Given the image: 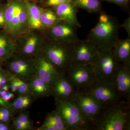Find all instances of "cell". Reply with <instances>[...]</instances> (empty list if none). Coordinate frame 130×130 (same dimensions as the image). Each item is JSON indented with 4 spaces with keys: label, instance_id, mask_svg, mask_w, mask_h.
<instances>
[{
    "label": "cell",
    "instance_id": "6da1fadb",
    "mask_svg": "<svg viewBox=\"0 0 130 130\" xmlns=\"http://www.w3.org/2000/svg\"><path fill=\"white\" fill-rule=\"evenodd\" d=\"M129 101L120 100L106 106L93 123L96 130H129Z\"/></svg>",
    "mask_w": 130,
    "mask_h": 130
},
{
    "label": "cell",
    "instance_id": "7a4b0ae2",
    "mask_svg": "<svg viewBox=\"0 0 130 130\" xmlns=\"http://www.w3.org/2000/svg\"><path fill=\"white\" fill-rule=\"evenodd\" d=\"M98 22L91 30L87 38L93 42L100 50L112 49L120 39V24L118 19L102 11Z\"/></svg>",
    "mask_w": 130,
    "mask_h": 130
},
{
    "label": "cell",
    "instance_id": "3957f363",
    "mask_svg": "<svg viewBox=\"0 0 130 130\" xmlns=\"http://www.w3.org/2000/svg\"><path fill=\"white\" fill-rule=\"evenodd\" d=\"M55 101V109L63 118L68 130L92 129V122L84 115L73 100Z\"/></svg>",
    "mask_w": 130,
    "mask_h": 130
},
{
    "label": "cell",
    "instance_id": "277c9868",
    "mask_svg": "<svg viewBox=\"0 0 130 130\" xmlns=\"http://www.w3.org/2000/svg\"><path fill=\"white\" fill-rule=\"evenodd\" d=\"M65 73L71 83L78 90L87 88L96 80L93 64L72 63Z\"/></svg>",
    "mask_w": 130,
    "mask_h": 130
},
{
    "label": "cell",
    "instance_id": "5b68a950",
    "mask_svg": "<svg viewBox=\"0 0 130 130\" xmlns=\"http://www.w3.org/2000/svg\"><path fill=\"white\" fill-rule=\"evenodd\" d=\"M120 64L115 58L112 49L99 50L93 64L96 80L112 81Z\"/></svg>",
    "mask_w": 130,
    "mask_h": 130
},
{
    "label": "cell",
    "instance_id": "8992f818",
    "mask_svg": "<svg viewBox=\"0 0 130 130\" xmlns=\"http://www.w3.org/2000/svg\"><path fill=\"white\" fill-rule=\"evenodd\" d=\"M105 106L118 102L122 99L112 81L96 80L83 90Z\"/></svg>",
    "mask_w": 130,
    "mask_h": 130
},
{
    "label": "cell",
    "instance_id": "52a82bcc",
    "mask_svg": "<svg viewBox=\"0 0 130 130\" xmlns=\"http://www.w3.org/2000/svg\"><path fill=\"white\" fill-rule=\"evenodd\" d=\"M72 46L53 43L47 47L43 54L58 70L65 73L72 63Z\"/></svg>",
    "mask_w": 130,
    "mask_h": 130
},
{
    "label": "cell",
    "instance_id": "ba28073f",
    "mask_svg": "<svg viewBox=\"0 0 130 130\" xmlns=\"http://www.w3.org/2000/svg\"><path fill=\"white\" fill-rule=\"evenodd\" d=\"M99 51L95 44L90 40L79 39L71 46L72 63L93 64Z\"/></svg>",
    "mask_w": 130,
    "mask_h": 130
},
{
    "label": "cell",
    "instance_id": "9c48e42d",
    "mask_svg": "<svg viewBox=\"0 0 130 130\" xmlns=\"http://www.w3.org/2000/svg\"><path fill=\"white\" fill-rule=\"evenodd\" d=\"M72 100L92 124L105 107L94 98L83 91H77Z\"/></svg>",
    "mask_w": 130,
    "mask_h": 130
},
{
    "label": "cell",
    "instance_id": "30bf717a",
    "mask_svg": "<svg viewBox=\"0 0 130 130\" xmlns=\"http://www.w3.org/2000/svg\"><path fill=\"white\" fill-rule=\"evenodd\" d=\"M50 95L55 100H72L78 91L71 83L63 72L60 73L50 84Z\"/></svg>",
    "mask_w": 130,
    "mask_h": 130
},
{
    "label": "cell",
    "instance_id": "8fae6325",
    "mask_svg": "<svg viewBox=\"0 0 130 130\" xmlns=\"http://www.w3.org/2000/svg\"><path fill=\"white\" fill-rule=\"evenodd\" d=\"M7 70L12 74L28 82L36 73L34 60L18 56L9 58Z\"/></svg>",
    "mask_w": 130,
    "mask_h": 130
},
{
    "label": "cell",
    "instance_id": "7c38bea8",
    "mask_svg": "<svg viewBox=\"0 0 130 130\" xmlns=\"http://www.w3.org/2000/svg\"><path fill=\"white\" fill-rule=\"evenodd\" d=\"M61 21L51 27L50 32L55 40L59 42L72 46L79 40L77 34L78 28L72 24Z\"/></svg>",
    "mask_w": 130,
    "mask_h": 130
},
{
    "label": "cell",
    "instance_id": "4fadbf2b",
    "mask_svg": "<svg viewBox=\"0 0 130 130\" xmlns=\"http://www.w3.org/2000/svg\"><path fill=\"white\" fill-rule=\"evenodd\" d=\"M121 98L130 100V65L120 64L112 79Z\"/></svg>",
    "mask_w": 130,
    "mask_h": 130
},
{
    "label": "cell",
    "instance_id": "5bb4252c",
    "mask_svg": "<svg viewBox=\"0 0 130 130\" xmlns=\"http://www.w3.org/2000/svg\"><path fill=\"white\" fill-rule=\"evenodd\" d=\"M34 60L36 73L42 80L49 84L61 72L43 54L37 55Z\"/></svg>",
    "mask_w": 130,
    "mask_h": 130
},
{
    "label": "cell",
    "instance_id": "9a60e30c",
    "mask_svg": "<svg viewBox=\"0 0 130 130\" xmlns=\"http://www.w3.org/2000/svg\"><path fill=\"white\" fill-rule=\"evenodd\" d=\"M54 7L55 12L60 21H64L78 28L81 27L77 17L78 9L72 3H62Z\"/></svg>",
    "mask_w": 130,
    "mask_h": 130
},
{
    "label": "cell",
    "instance_id": "2e32d148",
    "mask_svg": "<svg viewBox=\"0 0 130 130\" xmlns=\"http://www.w3.org/2000/svg\"><path fill=\"white\" fill-rule=\"evenodd\" d=\"M28 83L31 94L36 100L51 96L50 84L42 80L36 73L30 78Z\"/></svg>",
    "mask_w": 130,
    "mask_h": 130
},
{
    "label": "cell",
    "instance_id": "e0dca14e",
    "mask_svg": "<svg viewBox=\"0 0 130 130\" xmlns=\"http://www.w3.org/2000/svg\"><path fill=\"white\" fill-rule=\"evenodd\" d=\"M116 59L120 64L130 65V38L119 39L112 49Z\"/></svg>",
    "mask_w": 130,
    "mask_h": 130
},
{
    "label": "cell",
    "instance_id": "ac0fdd59",
    "mask_svg": "<svg viewBox=\"0 0 130 130\" xmlns=\"http://www.w3.org/2000/svg\"><path fill=\"white\" fill-rule=\"evenodd\" d=\"M36 100L30 94L16 95L8 107L14 109L18 113L27 111Z\"/></svg>",
    "mask_w": 130,
    "mask_h": 130
},
{
    "label": "cell",
    "instance_id": "d6986e66",
    "mask_svg": "<svg viewBox=\"0 0 130 130\" xmlns=\"http://www.w3.org/2000/svg\"><path fill=\"white\" fill-rule=\"evenodd\" d=\"M101 0H71L78 9L81 8L91 13H100L102 11Z\"/></svg>",
    "mask_w": 130,
    "mask_h": 130
},
{
    "label": "cell",
    "instance_id": "ffe728a7",
    "mask_svg": "<svg viewBox=\"0 0 130 130\" xmlns=\"http://www.w3.org/2000/svg\"><path fill=\"white\" fill-rule=\"evenodd\" d=\"M42 124L52 126L55 130H68L63 118L56 109L47 115Z\"/></svg>",
    "mask_w": 130,
    "mask_h": 130
},
{
    "label": "cell",
    "instance_id": "44dd1931",
    "mask_svg": "<svg viewBox=\"0 0 130 130\" xmlns=\"http://www.w3.org/2000/svg\"><path fill=\"white\" fill-rule=\"evenodd\" d=\"M14 48L6 35L0 33V59L6 61L14 55Z\"/></svg>",
    "mask_w": 130,
    "mask_h": 130
},
{
    "label": "cell",
    "instance_id": "7402d4cb",
    "mask_svg": "<svg viewBox=\"0 0 130 130\" xmlns=\"http://www.w3.org/2000/svg\"><path fill=\"white\" fill-rule=\"evenodd\" d=\"M25 5L28 8L29 12V22L32 28L39 29L41 27V11L38 7L25 0Z\"/></svg>",
    "mask_w": 130,
    "mask_h": 130
},
{
    "label": "cell",
    "instance_id": "603a6c76",
    "mask_svg": "<svg viewBox=\"0 0 130 130\" xmlns=\"http://www.w3.org/2000/svg\"><path fill=\"white\" fill-rule=\"evenodd\" d=\"M41 19L42 23L51 28L60 21L55 12L50 9L41 14Z\"/></svg>",
    "mask_w": 130,
    "mask_h": 130
},
{
    "label": "cell",
    "instance_id": "cb8c5ba5",
    "mask_svg": "<svg viewBox=\"0 0 130 130\" xmlns=\"http://www.w3.org/2000/svg\"><path fill=\"white\" fill-rule=\"evenodd\" d=\"M37 39L35 37H30L24 45L22 52L26 55L34 54L37 51Z\"/></svg>",
    "mask_w": 130,
    "mask_h": 130
},
{
    "label": "cell",
    "instance_id": "d4e9b609",
    "mask_svg": "<svg viewBox=\"0 0 130 130\" xmlns=\"http://www.w3.org/2000/svg\"><path fill=\"white\" fill-rule=\"evenodd\" d=\"M17 114V112L11 108L0 107V121L11 122Z\"/></svg>",
    "mask_w": 130,
    "mask_h": 130
},
{
    "label": "cell",
    "instance_id": "484cf974",
    "mask_svg": "<svg viewBox=\"0 0 130 130\" xmlns=\"http://www.w3.org/2000/svg\"><path fill=\"white\" fill-rule=\"evenodd\" d=\"M18 114V115L15 116L17 120L26 126L29 130H35L36 128L33 126V123L31 119L29 112L26 111Z\"/></svg>",
    "mask_w": 130,
    "mask_h": 130
},
{
    "label": "cell",
    "instance_id": "4316f807",
    "mask_svg": "<svg viewBox=\"0 0 130 130\" xmlns=\"http://www.w3.org/2000/svg\"><path fill=\"white\" fill-rule=\"evenodd\" d=\"M16 96V94L10 91H0V107H8Z\"/></svg>",
    "mask_w": 130,
    "mask_h": 130
},
{
    "label": "cell",
    "instance_id": "83f0119b",
    "mask_svg": "<svg viewBox=\"0 0 130 130\" xmlns=\"http://www.w3.org/2000/svg\"><path fill=\"white\" fill-rule=\"evenodd\" d=\"M16 78L18 84V90L16 95L27 94H31L28 82L18 76H16Z\"/></svg>",
    "mask_w": 130,
    "mask_h": 130
},
{
    "label": "cell",
    "instance_id": "f1b7e54d",
    "mask_svg": "<svg viewBox=\"0 0 130 130\" xmlns=\"http://www.w3.org/2000/svg\"><path fill=\"white\" fill-rule=\"evenodd\" d=\"M11 73L7 70H5L3 68H0V91L7 84L9 83L10 81Z\"/></svg>",
    "mask_w": 130,
    "mask_h": 130
},
{
    "label": "cell",
    "instance_id": "f546056e",
    "mask_svg": "<svg viewBox=\"0 0 130 130\" xmlns=\"http://www.w3.org/2000/svg\"><path fill=\"white\" fill-rule=\"evenodd\" d=\"M102 1L116 4L123 8L126 9H128V10L129 7L130 0H102Z\"/></svg>",
    "mask_w": 130,
    "mask_h": 130
},
{
    "label": "cell",
    "instance_id": "4dcf8cb0",
    "mask_svg": "<svg viewBox=\"0 0 130 130\" xmlns=\"http://www.w3.org/2000/svg\"><path fill=\"white\" fill-rule=\"evenodd\" d=\"M9 84L10 91L16 94L18 90V84L16 76L12 73L9 81Z\"/></svg>",
    "mask_w": 130,
    "mask_h": 130
},
{
    "label": "cell",
    "instance_id": "1f68e13d",
    "mask_svg": "<svg viewBox=\"0 0 130 130\" xmlns=\"http://www.w3.org/2000/svg\"><path fill=\"white\" fill-rule=\"evenodd\" d=\"M13 129L14 130H29L28 128L25 126L17 120L15 117L11 121Z\"/></svg>",
    "mask_w": 130,
    "mask_h": 130
},
{
    "label": "cell",
    "instance_id": "d6a6232c",
    "mask_svg": "<svg viewBox=\"0 0 130 130\" xmlns=\"http://www.w3.org/2000/svg\"><path fill=\"white\" fill-rule=\"evenodd\" d=\"M72 2L71 0H47L46 4L50 7H54L66 3Z\"/></svg>",
    "mask_w": 130,
    "mask_h": 130
},
{
    "label": "cell",
    "instance_id": "836d02e7",
    "mask_svg": "<svg viewBox=\"0 0 130 130\" xmlns=\"http://www.w3.org/2000/svg\"><path fill=\"white\" fill-rule=\"evenodd\" d=\"M6 25L5 13V5L0 6V28H5Z\"/></svg>",
    "mask_w": 130,
    "mask_h": 130
},
{
    "label": "cell",
    "instance_id": "e575fe53",
    "mask_svg": "<svg viewBox=\"0 0 130 130\" xmlns=\"http://www.w3.org/2000/svg\"><path fill=\"white\" fill-rule=\"evenodd\" d=\"M120 27L124 28L128 36V38H130V17L129 16L125 20L123 24L120 25Z\"/></svg>",
    "mask_w": 130,
    "mask_h": 130
},
{
    "label": "cell",
    "instance_id": "d590c367",
    "mask_svg": "<svg viewBox=\"0 0 130 130\" xmlns=\"http://www.w3.org/2000/svg\"><path fill=\"white\" fill-rule=\"evenodd\" d=\"M11 122L0 121V130H12Z\"/></svg>",
    "mask_w": 130,
    "mask_h": 130
},
{
    "label": "cell",
    "instance_id": "8d00e7d4",
    "mask_svg": "<svg viewBox=\"0 0 130 130\" xmlns=\"http://www.w3.org/2000/svg\"><path fill=\"white\" fill-rule=\"evenodd\" d=\"M4 62V61L0 59V68H2V66L3 65V62Z\"/></svg>",
    "mask_w": 130,
    "mask_h": 130
},
{
    "label": "cell",
    "instance_id": "74e56055",
    "mask_svg": "<svg viewBox=\"0 0 130 130\" xmlns=\"http://www.w3.org/2000/svg\"><path fill=\"white\" fill-rule=\"evenodd\" d=\"M1 1L2 0H0V6H1V5H2V4L1 3Z\"/></svg>",
    "mask_w": 130,
    "mask_h": 130
}]
</instances>
